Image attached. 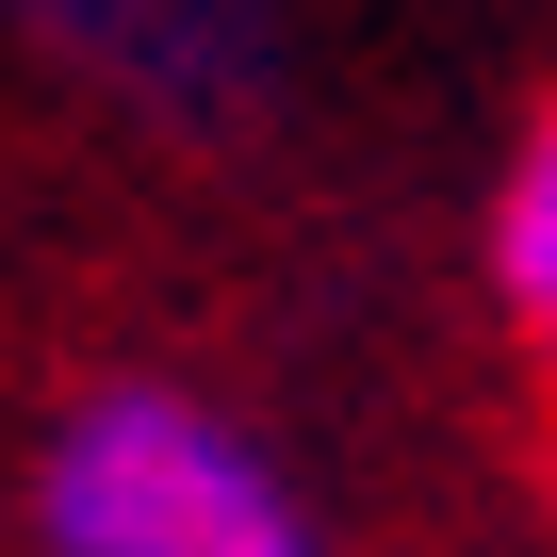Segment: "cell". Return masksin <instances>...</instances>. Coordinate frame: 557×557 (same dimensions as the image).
<instances>
[{
  "label": "cell",
  "mask_w": 557,
  "mask_h": 557,
  "mask_svg": "<svg viewBox=\"0 0 557 557\" xmlns=\"http://www.w3.org/2000/svg\"><path fill=\"white\" fill-rule=\"evenodd\" d=\"M50 557H329L278 459L197 394H83L34 475Z\"/></svg>",
  "instance_id": "1"
},
{
  "label": "cell",
  "mask_w": 557,
  "mask_h": 557,
  "mask_svg": "<svg viewBox=\"0 0 557 557\" xmlns=\"http://www.w3.org/2000/svg\"><path fill=\"white\" fill-rule=\"evenodd\" d=\"M492 296H508L524 361L557 377V115H524V148H508V197H492Z\"/></svg>",
  "instance_id": "2"
}]
</instances>
